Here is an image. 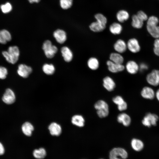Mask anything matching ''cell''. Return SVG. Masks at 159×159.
I'll use <instances>...</instances> for the list:
<instances>
[{"instance_id":"6da1fadb","label":"cell","mask_w":159,"mask_h":159,"mask_svg":"<svg viewBox=\"0 0 159 159\" xmlns=\"http://www.w3.org/2000/svg\"><path fill=\"white\" fill-rule=\"evenodd\" d=\"M159 22L158 19L156 16H152L148 18L146 25L148 32L153 37L159 38Z\"/></svg>"},{"instance_id":"7a4b0ae2","label":"cell","mask_w":159,"mask_h":159,"mask_svg":"<svg viewBox=\"0 0 159 159\" xmlns=\"http://www.w3.org/2000/svg\"><path fill=\"white\" fill-rule=\"evenodd\" d=\"M2 54L8 62L14 64L19 59L20 52L17 46H11L9 47L7 51L2 52Z\"/></svg>"},{"instance_id":"3957f363","label":"cell","mask_w":159,"mask_h":159,"mask_svg":"<svg viewBox=\"0 0 159 159\" xmlns=\"http://www.w3.org/2000/svg\"><path fill=\"white\" fill-rule=\"evenodd\" d=\"M94 107L100 117L104 118L108 115L109 112V106L105 101L102 100L98 101L95 103Z\"/></svg>"},{"instance_id":"277c9868","label":"cell","mask_w":159,"mask_h":159,"mask_svg":"<svg viewBox=\"0 0 159 159\" xmlns=\"http://www.w3.org/2000/svg\"><path fill=\"white\" fill-rule=\"evenodd\" d=\"M127 151L120 147L112 149L109 153V159H126L128 157Z\"/></svg>"},{"instance_id":"5b68a950","label":"cell","mask_w":159,"mask_h":159,"mask_svg":"<svg viewBox=\"0 0 159 159\" xmlns=\"http://www.w3.org/2000/svg\"><path fill=\"white\" fill-rule=\"evenodd\" d=\"M42 49L45 55L49 58L53 57L58 50L57 47L53 45L51 42L49 40L44 42L42 46Z\"/></svg>"},{"instance_id":"8992f818","label":"cell","mask_w":159,"mask_h":159,"mask_svg":"<svg viewBox=\"0 0 159 159\" xmlns=\"http://www.w3.org/2000/svg\"><path fill=\"white\" fill-rule=\"evenodd\" d=\"M159 117L156 115L150 112L147 113L142 121V123L144 126L148 127L157 125Z\"/></svg>"},{"instance_id":"52a82bcc","label":"cell","mask_w":159,"mask_h":159,"mask_svg":"<svg viewBox=\"0 0 159 159\" xmlns=\"http://www.w3.org/2000/svg\"><path fill=\"white\" fill-rule=\"evenodd\" d=\"M146 80L149 84L153 86H156L159 85V70H153L147 75Z\"/></svg>"},{"instance_id":"ba28073f","label":"cell","mask_w":159,"mask_h":159,"mask_svg":"<svg viewBox=\"0 0 159 159\" xmlns=\"http://www.w3.org/2000/svg\"><path fill=\"white\" fill-rule=\"evenodd\" d=\"M3 101L5 104L10 105L14 103L16 100L15 94L11 89H6L2 98Z\"/></svg>"},{"instance_id":"9c48e42d","label":"cell","mask_w":159,"mask_h":159,"mask_svg":"<svg viewBox=\"0 0 159 159\" xmlns=\"http://www.w3.org/2000/svg\"><path fill=\"white\" fill-rule=\"evenodd\" d=\"M127 49L131 52L136 53L139 52L141 47L138 40L135 38L130 39L127 43Z\"/></svg>"},{"instance_id":"30bf717a","label":"cell","mask_w":159,"mask_h":159,"mask_svg":"<svg viewBox=\"0 0 159 159\" xmlns=\"http://www.w3.org/2000/svg\"><path fill=\"white\" fill-rule=\"evenodd\" d=\"M108 69L109 71L113 73H116L123 71L125 68L122 64H117L108 60L106 62Z\"/></svg>"},{"instance_id":"8fae6325","label":"cell","mask_w":159,"mask_h":159,"mask_svg":"<svg viewBox=\"0 0 159 159\" xmlns=\"http://www.w3.org/2000/svg\"><path fill=\"white\" fill-rule=\"evenodd\" d=\"M32 71L31 67L23 64H20L18 66L17 73L21 77H27Z\"/></svg>"},{"instance_id":"7c38bea8","label":"cell","mask_w":159,"mask_h":159,"mask_svg":"<svg viewBox=\"0 0 159 159\" xmlns=\"http://www.w3.org/2000/svg\"><path fill=\"white\" fill-rule=\"evenodd\" d=\"M113 47L116 52L121 54L125 52L127 50V43L124 40L119 39L115 42Z\"/></svg>"},{"instance_id":"4fadbf2b","label":"cell","mask_w":159,"mask_h":159,"mask_svg":"<svg viewBox=\"0 0 159 159\" xmlns=\"http://www.w3.org/2000/svg\"><path fill=\"white\" fill-rule=\"evenodd\" d=\"M141 95L144 99L152 100L155 97V93L151 87L146 86L144 87L141 92Z\"/></svg>"},{"instance_id":"5bb4252c","label":"cell","mask_w":159,"mask_h":159,"mask_svg":"<svg viewBox=\"0 0 159 159\" xmlns=\"http://www.w3.org/2000/svg\"><path fill=\"white\" fill-rule=\"evenodd\" d=\"M125 67L127 72L132 74H135L139 70V65L133 60L128 61Z\"/></svg>"},{"instance_id":"9a60e30c","label":"cell","mask_w":159,"mask_h":159,"mask_svg":"<svg viewBox=\"0 0 159 159\" xmlns=\"http://www.w3.org/2000/svg\"><path fill=\"white\" fill-rule=\"evenodd\" d=\"M103 85L108 91H113L115 87V83L113 79L109 76L105 77L103 80Z\"/></svg>"},{"instance_id":"2e32d148","label":"cell","mask_w":159,"mask_h":159,"mask_svg":"<svg viewBox=\"0 0 159 159\" xmlns=\"http://www.w3.org/2000/svg\"><path fill=\"white\" fill-rule=\"evenodd\" d=\"M106 26L100 21L96 20L91 23L89 25L90 29L95 32H100L103 31L106 28Z\"/></svg>"},{"instance_id":"e0dca14e","label":"cell","mask_w":159,"mask_h":159,"mask_svg":"<svg viewBox=\"0 0 159 159\" xmlns=\"http://www.w3.org/2000/svg\"><path fill=\"white\" fill-rule=\"evenodd\" d=\"M53 36L57 41L60 44L64 43L67 39L66 34L62 29H58L55 31L54 32Z\"/></svg>"},{"instance_id":"ac0fdd59","label":"cell","mask_w":159,"mask_h":159,"mask_svg":"<svg viewBox=\"0 0 159 159\" xmlns=\"http://www.w3.org/2000/svg\"><path fill=\"white\" fill-rule=\"evenodd\" d=\"M117 120L118 122L122 123L126 127L129 126L131 122L130 117L125 113L120 114L117 117Z\"/></svg>"},{"instance_id":"d6986e66","label":"cell","mask_w":159,"mask_h":159,"mask_svg":"<svg viewBox=\"0 0 159 159\" xmlns=\"http://www.w3.org/2000/svg\"><path fill=\"white\" fill-rule=\"evenodd\" d=\"M50 133L53 136H58L62 132L60 126L56 122L51 123L48 127Z\"/></svg>"},{"instance_id":"ffe728a7","label":"cell","mask_w":159,"mask_h":159,"mask_svg":"<svg viewBox=\"0 0 159 159\" xmlns=\"http://www.w3.org/2000/svg\"><path fill=\"white\" fill-rule=\"evenodd\" d=\"M61 52L64 60L66 62L71 61L73 57V54L71 50L67 47H64L61 49Z\"/></svg>"},{"instance_id":"44dd1931","label":"cell","mask_w":159,"mask_h":159,"mask_svg":"<svg viewBox=\"0 0 159 159\" xmlns=\"http://www.w3.org/2000/svg\"><path fill=\"white\" fill-rule=\"evenodd\" d=\"M11 39V34L6 29L0 30V43L5 44Z\"/></svg>"},{"instance_id":"7402d4cb","label":"cell","mask_w":159,"mask_h":159,"mask_svg":"<svg viewBox=\"0 0 159 159\" xmlns=\"http://www.w3.org/2000/svg\"><path fill=\"white\" fill-rule=\"evenodd\" d=\"M130 15L128 12L125 10L119 11L116 14L117 20L120 23H122L127 20L129 18Z\"/></svg>"},{"instance_id":"603a6c76","label":"cell","mask_w":159,"mask_h":159,"mask_svg":"<svg viewBox=\"0 0 159 159\" xmlns=\"http://www.w3.org/2000/svg\"><path fill=\"white\" fill-rule=\"evenodd\" d=\"M131 145L132 148L136 151H141L144 147L143 142L139 139L135 138H133L132 140Z\"/></svg>"},{"instance_id":"cb8c5ba5","label":"cell","mask_w":159,"mask_h":159,"mask_svg":"<svg viewBox=\"0 0 159 159\" xmlns=\"http://www.w3.org/2000/svg\"><path fill=\"white\" fill-rule=\"evenodd\" d=\"M109 29L110 32L112 34L118 35L122 32V27L120 23L114 22L110 25Z\"/></svg>"},{"instance_id":"d4e9b609","label":"cell","mask_w":159,"mask_h":159,"mask_svg":"<svg viewBox=\"0 0 159 159\" xmlns=\"http://www.w3.org/2000/svg\"><path fill=\"white\" fill-rule=\"evenodd\" d=\"M71 121L73 125L78 127H82L85 125V120L81 115H77L73 116Z\"/></svg>"},{"instance_id":"484cf974","label":"cell","mask_w":159,"mask_h":159,"mask_svg":"<svg viewBox=\"0 0 159 159\" xmlns=\"http://www.w3.org/2000/svg\"><path fill=\"white\" fill-rule=\"evenodd\" d=\"M34 129V127L32 125L28 122L24 123L21 127L22 132L24 135L28 136H31Z\"/></svg>"},{"instance_id":"4316f807","label":"cell","mask_w":159,"mask_h":159,"mask_svg":"<svg viewBox=\"0 0 159 159\" xmlns=\"http://www.w3.org/2000/svg\"><path fill=\"white\" fill-rule=\"evenodd\" d=\"M110 60L112 62L119 64H122L124 59L121 54L118 52L111 53L110 56Z\"/></svg>"},{"instance_id":"83f0119b","label":"cell","mask_w":159,"mask_h":159,"mask_svg":"<svg viewBox=\"0 0 159 159\" xmlns=\"http://www.w3.org/2000/svg\"><path fill=\"white\" fill-rule=\"evenodd\" d=\"M34 157L37 159H43L46 156L47 152L45 148H40L34 150L32 153Z\"/></svg>"},{"instance_id":"f1b7e54d","label":"cell","mask_w":159,"mask_h":159,"mask_svg":"<svg viewBox=\"0 0 159 159\" xmlns=\"http://www.w3.org/2000/svg\"><path fill=\"white\" fill-rule=\"evenodd\" d=\"M143 25V21L140 19L136 14L132 16L131 25L133 27L140 29L142 28Z\"/></svg>"},{"instance_id":"f546056e","label":"cell","mask_w":159,"mask_h":159,"mask_svg":"<svg viewBox=\"0 0 159 159\" xmlns=\"http://www.w3.org/2000/svg\"><path fill=\"white\" fill-rule=\"evenodd\" d=\"M87 65L90 69L95 70L98 68L99 62L98 59L96 57H91L87 61Z\"/></svg>"},{"instance_id":"4dcf8cb0","label":"cell","mask_w":159,"mask_h":159,"mask_svg":"<svg viewBox=\"0 0 159 159\" xmlns=\"http://www.w3.org/2000/svg\"><path fill=\"white\" fill-rule=\"evenodd\" d=\"M42 69L44 72L47 75L53 74L55 70V67L53 64H47L44 65Z\"/></svg>"},{"instance_id":"1f68e13d","label":"cell","mask_w":159,"mask_h":159,"mask_svg":"<svg viewBox=\"0 0 159 159\" xmlns=\"http://www.w3.org/2000/svg\"><path fill=\"white\" fill-rule=\"evenodd\" d=\"M60 5L63 9H67L70 8L73 4V0H60Z\"/></svg>"},{"instance_id":"d6a6232c","label":"cell","mask_w":159,"mask_h":159,"mask_svg":"<svg viewBox=\"0 0 159 159\" xmlns=\"http://www.w3.org/2000/svg\"><path fill=\"white\" fill-rule=\"evenodd\" d=\"M1 8L3 13H7L11 11L12 9V7L10 3L7 2L5 4L1 5Z\"/></svg>"},{"instance_id":"836d02e7","label":"cell","mask_w":159,"mask_h":159,"mask_svg":"<svg viewBox=\"0 0 159 159\" xmlns=\"http://www.w3.org/2000/svg\"><path fill=\"white\" fill-rule=\"evenodd\" d=\"M153 51L155 54L159 56V38L155 39L154 41Z\"/></svg>"},{"instance_id":"e575fe53","label":"cell","mask_w":159,"mask_h":159,"mask_svg":"<svg viewBox=\"0 0 159 159\" xmlns=\"http://www.w3.org/2000/svg\"><path fill=\"white\" fill-rule=\"evenodd\" d=\"M8 73V70L6 68L3 66H0V79H5Z\"/></svg>"},{"instance_id":"d590c367","label":"cell","mask_w":159,"mask_h":159,"mask_svg":"<svg viewBox=\"0 0 159 159\" xmlns=\"http://www.w3.org/2000/svg\"><path fill=\"white\" fill-rule=\"evenodd\" d=\"M112 100L113 102L117 106L122 104L125 102L121 96L119 95L114 97Z\"/></svg>"},{"instance_id":"8d00e7d4","label":"cell","mask_w":159,"mask_h":159,"mask_svg":"<svg viewBox=\"0 0 159 159\" xmlns=\"http://www.w3.org/2000/svg\"><path fill=\"white\" fill-rule=\"evenodd\" d=\"M143 21L148 20V18L146 14L142 11H138L136 14Z\"/></svg>"},{"instance_id":"74e56055","label":"cell","mask_w":159,"mask_h":159,"mask_svg":"<svg viewBox=\"0 0 159 159\" xmlns=\"http://www.w3.org/2000/svg\"><path fill=\"white\" fill-rule=\"evenodd\" d=\"M127 104L125 102L122 104L117 106V108L120 111H122L126 110L127 108Z\"/></svg>"},{"instance_id":"f35d334b","label":"cell","mask_w":159,"mask_h":159,"mask_svg":"<svg viewBox=\"0 0 159 159\" xmlns=\"http://www.w3.org/2000/svg\"><path fill=\"white\" fill-rule=\"evenodd\" d=\"M148 69V66L147 64L142 63L139 65V70L142 72L147 70Z\"/></svg>"},{"instance_id":"ab89813d","label":"cell","mask_w":159,"mask_h":159,"mask_svg":"<svg viewBox=\"0 0 159 159\" xmlns=\"http://www.w3.org/2000/svg\"><path fill=\"white\" fill-rule=\"evenodd\" d=\"M5 149L2 143L0 142V155H3L4 153Z\"/></svg>"},{"instance_id":"60d3db41","label":"cell","mask_w":159,"mask_h":159,"mask_svg":"<svg viewBox=\"0 0 159 159\" xmlns=\"http://www.w3.org/2000/svg\"><path fill=\"white\" fill-rule=\"evenodd\" d=\"M155 97L157 100L159 101V89H158L155 93Z\"/></svg>"},{"instance_id":"b9f144b4","label":"cell","mask_w":159,"mask_h":159,"mask_svg":"<svg viewBox=\"0 0 159 159\" xmlns=\"http://www.w3.org/2000/svg\"><path fill=\"white\" fill-rule=\"evenodd\" d=\"M29 2L31 3H38L41 0H28Z\"/></svg>"},{"instance_id":"7bdbcfd3","label":"cell","mask_w":159,"mask_h":159,"mask_svg":"<svg viewBox=\"0 0 159 159\" xmlns=\"http://www.w3.org/2000/svg\"></svg>"}]
</instances>
